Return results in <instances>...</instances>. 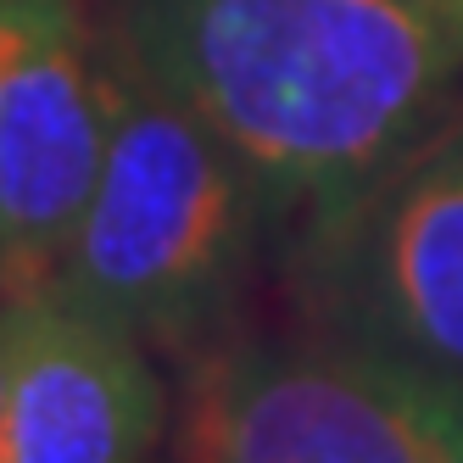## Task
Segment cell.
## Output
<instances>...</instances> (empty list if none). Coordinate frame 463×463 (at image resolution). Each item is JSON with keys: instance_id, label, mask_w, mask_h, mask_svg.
<instances>
[{"instance_id": "3", "label": "cell", "mask_w": 463, "mask_h": 463, "mask_svg": "<svg viewBox=\"0 0 463 463\" xmlns=\"http://www.w3.org/2000/svg\"><path fill=\"white\" fill-rule=\"evenodd\" d=\"M179 463H463V385L313 329L190 357Z\"/></svg>"}, {"instance_id": "8", "label": "cell", "mask_w": 463, "mask_h": 463, "mask_svg": "<svg viewBox=\"0 0 463 463\" xmlns=\"http://www.w3.org/2000/svg\"><path fill=\"white\" fill-rule=\"evenodd\" d=\"M0 408H6V302H0Z\"/></svg>"}, {"instance_id": "7", "label": "cell", "mask_w": 463, "mask_h": 463, "mask_svg": "<svg viewBox=\"0 0 463 463\" xmlns=\"http://www.w3.org/2000/svg\"><path fill=\"white\" fill-rule=\"evenodd\" d=\"M424 6L436 12V23L447 28V34H452V45L463 51V0H424Z\"/></svg>"}, {"instance_id": "1", "label": "cell", "mask_w": 463, "mask_h": 463, "mask_svg": "<svg viewBox=\"0 0 463 463\" xmlns=\"http://www.w3.org/2000/svg\"><path fill=\"white\" fill-rule=\"evenodd\" d=\"M112 34L241 156L274 218H329L452 118L424 0H112Z\"/></svg>"}, {"instance_id": "5", "label": "cell", "mask_w": 463, "mask_h": 463, "mask_svg": "<svg viewBox=\"0 0 463 463\" xmlns=\"http://www.w3.org/2000/svg\"><path fill=\"white\" fill-rule=\"evenodd\" d=\"M112 135V28L90 0H0V302L56 285Z\"/></svg>"}, {"instance_id": "6", "label": "cell", "mask_w": 463, "mask_h": 463, "mask_svg": "<svg viewBox=\"0 0 463 463\" xmlns=\"http://www.w3.org/2000/svg\"><path fill=\"white\" fill-rule=\"evenodd\" d=\"M168 391L146 341L40 290L6 302L0 463H151Z\"/></svg>"}, {"instance_id": "4", "label": "cell", "mask_w": 463, "mask_h": 463, "mask_svg": "<svg viewBox=\"0 0 463 463\" xmlns=\"http://www.w3.org/2000/svg\"><path fill=\"white\" fill-rule=\"evenodd\" d=\"M302 285L318 329L463 385V118L307 223Z\"/></svg>"}, {"instance_id": "2", "label": "cell", "mask_w": 463, "mask_h": 463, "mask_svg": "<svg viewBox=\"0 0 463 463\" xmlns=\"http://www.w3.org/2000/svg\"><path fill=\"white\" fill-rule=\"evenodd\" d=\"M262 218L241 156L112 34V135L51 290L146 346L202 357L246 290Z\"/></svg>"}]
</instances>
